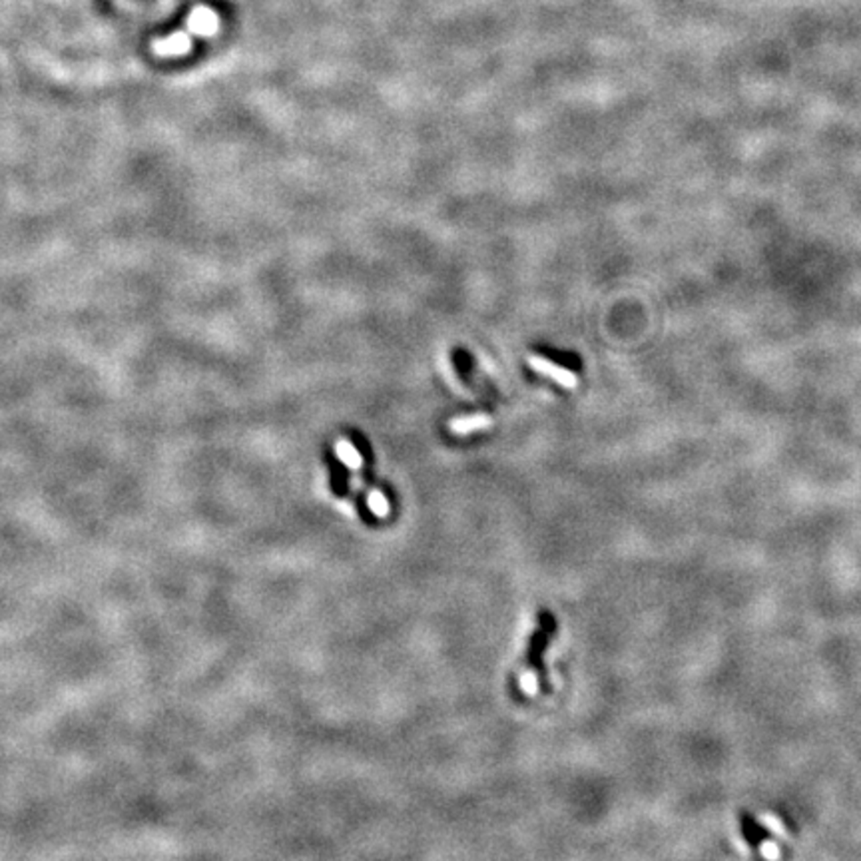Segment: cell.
<instances>
[{
  "instance_id": "277c9868",
  "label": "cell",
  "mask_w": 861,
  "mask_h": 861,
  "mask_svg": "<svg viewBox=\"0 0 861 861\" xmlns=\"http://www.w3.org/2000/svg\"><path fill=\"white\" fill-rule=\"evenodd\" d=\"M756 819H758L759 825H764L766 830H770L776 835V838H780L784 841H790L792 840L790 830H788V827H785V824L776 814H772V812H759V814H756Z\"/></svg>"
},
{
  "instance_id": "ba28073f",
  "label": "cell",
  "mask_w": 861,
  "mask_h": 861,
  "mask_svg": "<svg viewBox=\"0 0 861 861\" xmlns=\"http://www.w3.org/2000/svg\"><path fill=\"white\" fill-rule=\"evenodd\" d=\"M735 848H738V851L742 856H750V849L746 848V843H743L742 840H735Z\"/></svg>"
},
{
  "instance_id": "3957f363",
  "label": "cell",
  "mask_w": 861,
  "mask_h": 861,
  "mask_svg": "<svg viewBox=\"0 0 861 861\" xmlns=\"http://www.w3.org/2000/svg\"><path fill=\"white\" fill-rule=\"evenodd\" d=\"M336 453L341 459V463H344L345 467H349L351 471H359V469H361L363 459H361V455H359V451L355 449V445L351 441L339 439L336 443Z\"/></svg>"
},
{
  "instance_id": "7a4b0ae2",
  "label": "cell",
  "mask_w": 861,
  "mask_h": 861,
  "mask_svg": "<svg viewBox=\"0 0 861 861\" xmlns=\"http://www.w3.org/2000/svg\"><path fill=\"white\" fill-rule=\"evenodd\" d=\"M491 425H492V419L487 413H473L467 417H457V419L449 423V427L455 435H469L475 431L489 429Z\"/></svg>"
},
{
  "instance_id": "5b68a950",
  "label": "cell",
  "mask_w": 861,
  "mask_h": 861,
  "mask_svg": "<svg viewBox=\"0 0 861 861\" xmlns=\"http://www.w3.org/2000/svg\"><path fill=\"white\" fill-rule=\"evenodd\" d=\"M367 503H370V508L373 511V515H378V516H387L389 515V500L386 499L383 492L371 491L370 497H367Z\"/></svg>"
},
{
  "instance_id": "8992f818",
  "label": "cell",
  "mask_w": 861,
  "mask_h": 861,
  "mask_svg": "<svg viewBox=\"0 0 861 861\" xmlns=\"http://www.w3.org/2000/svg\"><path fill=\"white\" fill-rule=\"evenodd\" d=\"M521 688L524 694H529V696H537L539 694V680H537V674L534 672H523L521 674Z\"/></svg>"
},
{
  "instance_id": "52a82bcc",
  "label": "cell",
  "mask_w": 861,
  "mask_h": 861,
  "mask_svg": "<svg viewBox=\"0 0 861 861\" xmlns=\"http://www.w3.org/2000/svg\"><path fill=\"white\" fill-rule=\"evenodd\" d=\"M759 856L764 859H780L782 857V848L777 846L774 840H764L759 841Z\"/></svg>"
},
{
  "instance_id": "6da1fadb",
  "label": "cell",
  "mask_w": 861,
  "mask_h": 861,
  "mask_svg": "<svg viewBox=\"0 0 861 861\" xmlns=\"http://www.w3.org/2000/svg\"><path fill=\"white\" fill-rule=\"evenodd\" d=\"M529 365L532 367V371H537L540 375H545V378L553 379L555 383H558L560 387H565V389L579 387V378H576V373H573L571 370H566V367H563V365H556L553 361H548V359H545V357L531 355Z\"/></svg>"
}]
</instances>
